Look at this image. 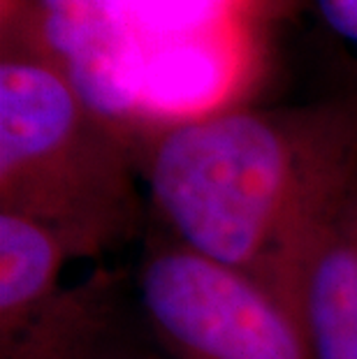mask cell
<instances>
[{
    "label": "cell",
    "mask_w": 357,
    "mask_h": 359,
    "mask_svg": "<svg viewBox=\"0 0 357 359\" xmlns=\"http://www.w3.org/2000/svg\"><path fill=\"white\" fill-rule=\"evenodd\" d=\"M137 163L163 234L281 292L304 241L357 181V93L179 121L144 137Z\"/></svg>",
    "instance_id": "1"
},
{
    "label": "cell",
    "mask_w": 357,
    "mask_h": 359,
    "mask_svg": "<svg viewBox=\"0 0 357 359\" xmlns=\"http://www.w3.org/2000/svg\"><path fill=\"white\" fill-rule=\"evenodd\" d=\"M0 211L44 225L72 257L123 248L149 216L137 144L19 47L0 53Z\"/></svg>",
    "instance_id": "2"
},
{
    "label": "cell",
    "mask_w": 357,
    "mask_h": 359,
    "mask_svg": "<svg viewBox=\"0 0 357 359\" xmlns=\"http://www.w3.org/2000/svg\"><path fill=\"white\" fill-rule=\"evenodd\" d=\"M135 287L149 330L172 359H311L276 287L163 232L144 248Z\"/></svg>",
    "instance_id": "3"
},
{
    "label": "cell",
    "mask_w": 357,
    "mask_h": 359,
    "mask_svg": "<svg viewBox=\"0 0 357 359\" xmlns=\"http://www.w3.org/2000/svg\"><path fill=\"white\" fill-rule=\"evenodd\" d=\"M281 294L311 359H357V181L304 241Z\"/></svg>",
    "instance_id": "4"
},
{
    "label": "cell",
    "mask_w": 357,
    "mask_h": 359,
    "mask_svg": "<svg viewBox=\"0 0 357 359\" xmlns=\"http://www.w3.org/2000/svg\"><path fill=\"white\" fill-rule=\"evenodd\" d=\"M116 294L119 285L109 273L60 290L14 339L0 343V359H100Z\"/></svg>",
    "instance_id": "5"
},
{
    "label": "cell",
    "mask_w": 357,
    "mask_h": 359,
    "mask_svg": "<svg viewBox=\"0 0 357 359\" xmlns=\"http://www.w3.org/2000/svg\"><path fill=\"white\" fill-rule=\"evenodd\" d=\"M67 259L72 255L51 230L0 211V343L14 339L63 290Z\"/></svg>",
    "instance_id": "6"
},
{
    "label": "cell",
    "mask_w": 357,
    "mask_h": 359,
    "mask_svg": "<svg viewBox=\"0 0 357 359\" xmlns=\"http://www.w3.org/2000/svg\"><path fill=\"white\" fill-rule=\"evenodd\" d=\"M116 5L137 56L140 100V72L151 56L181 44L255 35L269 0H116Z\"/></svg>",
    "instance_id": "7"
},
{
    "label": "cell",
    "mask_w": 357,
    "mask_h": 359,
    "mask_svg": "<svg viewBox=\"0 0 357 359\" xmlns=\"http://www.w3.org/2000/svg\"><path fill=\"white\" fill-rule=\"evenodd\" d=\"M316 3L325 26L357 53V0H316Z\"/></svg>",
    "instance_id": "8"
},
{
    "label": "cell",
    "mask_w": 357,
    "mask_h": 359,
    "mask_svg": "<svg viewBox=\"0 0 357 359\" xmlns=\"http://www.w3.org/2000/svg\"><path fill=\"white\" fill-rule=\"evenodd\" d=\"M30 0H0V30L10 28L26 12Z\"/></svg>",
    "instance_id": "9"
},
{
    "label": "cell",
    "mask_w": 357,
    "mask_h": 359,
    "mask_svg": "<svg viewBox=\"0 0 357 359\" xmlns=\"http://www.w3.org/2000/svg\"><path fill=\"white\" fill-rule=\"evenodd\" d=\"M133 359H158V357H133Z\"/></svg>",
    "instance_id": "10"
}]
</instances>
